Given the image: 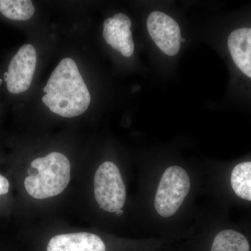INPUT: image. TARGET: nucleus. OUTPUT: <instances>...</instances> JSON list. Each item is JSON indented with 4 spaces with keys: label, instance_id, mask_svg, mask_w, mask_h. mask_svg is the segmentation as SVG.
<instances>
[{
    "label": "nucleus",
    "instance_id": "nucleus-9",
    "mask_svg": "<svg viewBox=\"0 0 251 251\" xmlns=\"http://www.w3.org/2000/svg\"><path fill=\"white\" fill-rule=\"evenodd\" d=\"M47 251H106L101 238L90 232H75L54 236Z\"/></svg>",
    "mask_w": 251,
    "mask_h": 251
},
{
    "label": "nucleus",
    "instance_id": "nucleus-3",
    "mask_svg": "<svg viewBox=\"0 0 251 251\" xmlns=\"http://www.w3.org/2000/svg\"><path fill=\"white\" fill-rule=\"evenodd\" d=\"M71 163L65 155L51 152L36 158L28 168L25 188L28 194L38 200L47 199L61 194L71 179Z\"/></svg>",
    "mask_w": 251,
    "mask_h": 251
},
{
    "label": "nucleus",
    "instance_id": "nucleus-7",
    "mask_svg": "<svg viewBox=\"0 0 251 251\" xmlns=\"http://www.w3.org/2000/svg\"><path fill=\"white\" fill-rule=\"evenodd\" d=\"M227 47L239 77L250 85L251 91V25L232 29L227 36Z\"/></svg>",
    "mask_w": 251,
    "mask_h": 251
},
{
    "label": "nucleus",
    "instance_id": "nucleus-8",
    "mask_svg": "<svg viewBox=\"0 0 251 251\" xmlns=\"http://www.w3.org/2000/svg\"><path fill=\"white\" fill-rule=\"evenodd\" d=\"M131 21L124 14H117L108 18L103 23V35L107 44L120 51L122 55L129 57L134 52Z\"/></svg>",
    "mask_w": 251,
    "mask_h": 251
},
{
    "label": "nucleus",
    "instance_id": "nucleus-4",
    "mask_svg": "<svg viewBox=\"0 0 251 251\" xmlns=\"http://www.w3.org/2000/svg\"><path fill=\"white\" fill-rule=\"evenodd\" d=\"M94 193L99 207L110 215L121 217L127 203V186L116 163L105 161L94 175Z\"/></svg>",
    "mask_w": 251,
    "mask_h": 251
},
{
    "label": "nucleus",
    "instance_id": "nucleus-5",
    "mask_svg": "<svg viewBox=\"0 0 251 251\" xmlns=\"http://www.w3.org/2000/svg\"><path fill=\"white\" fill-rule=\"evenodd\" d=\"M37 62L35 48L25 44L11 59L8 72L4 74L7 90L10 93L18 94L30 87Z\"/></svg>",
    "mask_w": 251,
    "mask_h": 251
},
{
    "label": "nucleus",
    "instance_id": "nucleus-13",
    "mask_svg": "<svg viewBox=\"0 0 251 251\" xmlns=\"http://www.w3.org/2000/svg\"><path fill=\"white\" fill-rule=\"evenodd\" d=\"M1 82H2V80H0V85H1Z\"/></svg>",
    "mask_w": 251,
    "mask_h": 251
},
{
    "label": "nucleus",
    "instance_id": "nucleus-11",
    "mask_svg": "<svg viewBox=\"0 0 251 251\" xmlns=\"http://www.w3.org/2000/svg\"><path fill=\"white\" fill-rule=\"evenodd\" d=\"M0 12L10 20L24 21L32 17L35 9L30 0H0Z\"/></svg>",
    "mask_w": 251,
    "mask_h": 251
},
{
    "label": "nucleus",
    "instance_id": "nucleus-1",
    "mask_svg": "<svg viewBox=\"0 0 251 251\" xmlns=\"http://www.w3.org/2000/svg\"><path fill=\"white\" fill-rule=\"evenodd\" d=\"M205 166L159 158L143 171L142 205L150 228L168 237L184 236L193 226L202 196Z\"/></svg>",
    "mask_w": 251,
    "mask_h": 251
},
{
    "label": "nucleus",
    "instance_id": "nucleus-10",
    "mask_svg": "<svg viewBox=\"0 0 251 251\" xmlns=\"http://www.w3.org/2000/svg\"><path fill=\"white\" fill-rule=\"evenodd\" d=\"M206 176L216 177H227V182L219 184H205L203 188L218 186L227 183L234 196L242 201L251 202V161H244L238 163L232 167L227 176L210 174L206 173ZM202 188V189H203Z\"/></svg>",
    "mask_w": 251,
    "mask_h": 251
},
{
    "label": "nucleus",
    "instance_id": "nucleus-2",
    "mask_svg": "<svg viewBox=\"0 0 251 251\" xmlns=\"http://www.w3.org/2000/svg\"><path fill=\"white\" fill-rule=\"evenodd\" d=\"M42 100L50 111L59 116H79L88 108L91 96L76 63L72 58L63 59L51 74Z\"/></svg>",
    "mask_w": 251,
    "mask_h": 251
},
{
    "label": "nucleus",
    "instance_id": "nucleus-6",
    "mask_svg": "<svg viewBox=\"0 0 251 251\" xmlns=\"http://www.w3.org/2000/svg\"><path fill=\"white\" fill-rule=\"evenodd\" d=\"M147 27L149 34L162 52L176 55L181 46V30L178 23L171 16L155 11L148 16Z\"/></svg>",
    "mask_w": 251,
    "mask_h": 251
},
{
    "label": "nucleus",
    "instance_id": "nucleus-12",
    "mask_svg": "<svg viewBox=\"0 0 251 251\" xmlns=\"http://www.w3.org/2000/svg\"><path fill=\"white\" fill-rule=\"evenodd\" d=\"M9 187V181L6 177L0 174V196L8 193Z\"/></svg>",
    "mask_w": 251,
    "mask_h": 251
}]
</instances>
